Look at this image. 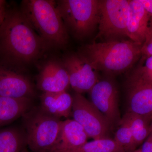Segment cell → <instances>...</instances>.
Masks as SVG:
<instances>
[{
    "instance_id": "7402d4cb",
    "label": "cell",
    "mask_w": 152,
    "mask_h": 152,
    "mask_svg": "<svg viewBox=\"0 0 152 152\" xmlns=\"http://www.w3.org/2000/svg\"><path fill=\"white\" fill-rule=\"evenodd\" d=\"M141 152H152V129L148 137L143 143Z\"/></svg>"
},
{
    "instance_id": "e0dca14e",
    "label": "cell",
    "mask_w": 152,
    "mask_h": 152,
    "mask_svg": "<svg viewBox=\"0 0 152 152\" xmlns=\"http://www.w3.org/2000/svg\"><path fill=\"white\" fill-rule=\"evenodd\" d=\"M26 136L22 127L0 129V152H30Z\"/></svg>"
},
{
    "instance_id": "5b68a950",
    "label": "cell",
    "mask_w": 152,
    "mask_h": 152,
    "mask_svg": "<svg viewBox=\"0 0 152 152\" xmlns=\"http://www.w3.org/2000/svg\"><path fill=\"white\" fill-rule=\"evenodd\" d=\"M56 3L68 33L75 38L83 39L98 26L99 1L60 0Z\"/></svg>"
},
{
    "instance_id": "5bb4252c",
    "label": "cell",
    "mask_w": 152,
    "mask_h": 152,
    "mask_svg": "<svg viewBox=\"0 0 152 152\" xmlns=\"http://www.w3.org/2000/svg\"><path fill=\"white\" fill-rule=\"evenodd\" d=\"M88 137L81 126L73 119L62 121L59 132L50 152H62L81 146Z\"/></svg>"
},
{
    "instance_id": "8992f818",
    "label": "cell",
    "mask_w": 152,
    "mask_h": 152,
    "mask_svg": "<svg viewBox=\"0 0 152 152\" xmlns=\"http://www.w3.org/2000/svg\"><path fill=\"white\" fill-rule=\"evenodd\" d=\"M129 13V0L99 1V33L96 39L110 42L127 37Z\"/></svg>"
},
{
    "instance_id": "8fae6325",
    "label": "cell",
    "mask_w": 152,
    "mask_h": 152,
    "mask_svg": "<svg viewBox=\"0 0 152 152\" xmlns=\"http://www.w3.org/2000/svg\"><path fill=\"white\" fill-rule=\"evenodd\" d=\"M36 93L32 83L26 76L0 67V96L14 99H32Z\"/></svg>"
},
{
    "instance_id": "9c48e42d",
    "label": "cell",
    "mask_w": 152,
    "mask_h": 152,
    "mask_svg": "<svg viewBox=\"0 0 152 152\" xmlns=\"http://www.w3.org/2000/svg\"><path fill=\"white\" fill-rule=\"evenodd\" d=\"M90 102L111 126L118 124L121 118L118 105V92L110 79L99 80L89 92Z\"/></svg>"
},
{
    "instance_id": "44dd1931",
    "label": "cell",
    "mask_w": 152,
    "mask_h": 152,
    "mask_svg": "<svg viewBox=\"0 0 152 152\" xmlns=\"http://www.w3.org/2000/svg\"><path fill=\"white\" fill-rule=\"evenodd\" d=\"M141 52L143 59L152 56V26L142 45Z\"/></svg>"
},
{
    "instance_id": "6da1fadb",
    "label": "cell",
    "mask_w": 152,
    "mask_h": 152,
    "mask_svg": "<svg viewBox=\"0 0 152 152\" xmlns=\"http://www.w3.org/2000/svg\"><path fill=\"white\" fill-rule=\"evenodd\" d=\"M48 45L22 11H7L0 27V47L6 55L20 61L37 58Z\"/></svg>"
},
{
    "instance_id": "277c9868",
    "label": "cell",
    "mask_w": 152,
    "mask_h": 152,
    "mask_svg": "<svg viewBox=\"0 0 152 152\" xmlns=\"http://www.w3.org/2000/svg\"><path fill=\"white\" fill-rule=\"evenodd\" d=\"M29 149L33 152H50L54 145L62 121L33 106L22 117Z\"/></svg>"
},
{
    "instance_id": "52a82bcc",
    "label": "cell",
    "mask_w": 152,
    "mask_h": 152,
    "mask_svg": "<svg viewBox=\"0 0 152 152\" xmlns=\"http://www.w3.org/2000/svg\"><path fill=\"white\" fill-rule=\"evenodd\" d=\"M72 97L71 115L88 137L94 140L110 138L112 126L103 115L81 94L76 93Z\"/></svg>"
},
{
    "instance_id": "30bf717a",
    "label": "cell",
    "mask_w": 152,
    "mask_h": 152,
    "mask_svg": "<svg viewBox=\"0 0 152 152\" xmlns=\"http://www.w3.org/2000/svg\"><path fill=\"white\" fill-rule=\"evenodd\" d=\"M62 63L67 72L70 85L76 93L89 92L99 80L97 71L80 53L68 55Z\"/></svg>"
},
{
    "instance_id": "484cf974",
    "label": "cell",
    "mask_w": 152,
    "mask_h": 152,
    "mask_svg": "<svg viewBox=\"0 0 152 152\" xmlns=\"http://www.w3.org/2000/svg\"><path fill=\"white\" fill-rule=\"evenodd\" d=\"M132 152H141L140 149H137L134 151Z\"/></svg>"
},
{
    "instance_id": "cb8c5ba5",
    "label": "cell",
    "mask_w": 152,
    "mask_h": 152,
    "mask_svg": "<svg viewBox=\"0 0 152 152\" xmlns=\"http://www.w3.org/2000/svg\"><path fill=\"white\" fill-rule=\"evenodd\" d=\"M6 9V1L4 0H0V27L2 24L7 13Z\"/></svg>"
},
{
    "instance_id": "4fadbf2b",
    "label": "cell",
    "mask_w": 152,
    "mask_h": 152,
    "mask_svg": "<svg viewBox=\"0 0 152 152\" xmlns=\"http://www.w3.org/2000/svg\"><path fill=\"white\" fill-rule=\"evenodd\" d=\"M151 18L140 0H129L127 37L131 40L142 45L152 26H149Z\"/></svg>"
},
{
    "instance_id": "603a6c76",
    "label": "cell",
    "mask_w": 152,
    "mask_h": 152,
    "mask_svg": "<svg viewBox=\"0 0 152 152\" xmlns=\"http://www.w3.org/2000/svg\"><path fill=\"white\" fill-rule=\"evenodd\" d=\"M144 59L145 60V65L140 67L147 73L151 72H152V56L147 57Z\"/></svg>"
},
{
    "instance_id": "3957f363",
    "label": "cell",
    "mask_w": 152,
    "mask_h": 152,
    "mask_svg": "<svg viewBox=\"0 0 152 152\" xmlns=\"http://www.w3.org/2000/svg\"><path fill=\"white\" fill-rule=\"evenodd\" d=\"M21 11L48 46L62 48L68 44L69 33L52 0H26Z\"/></svg>"
},
{
    "instance_id": "2e32d148",
    "label": "cell",
    "mask_w": 152,
    "mask_h": 152,
    "mask_svg": "<svg viewBox=\"0 0 152 152\" xmlns=\"http://www.w3.org/2000/svg\"><path fill=\"white\" fill-rule=\"evenodd\" d=\"M33 100L0 96V129L22 118L34 106Z\"/></svg>"
},
{
    "instance_id": "ffe728a7",
    "label": "cell",
    "mask_w": 152,
    "mask_h": 152,
    "mask_svg": "<svg viewBox=\"0 0 152 152\" xmlns=\"http://www.w3.org/2000/svg\"><path fill=\"white\" fill-rule=\"evenodd\" d=\"M114 140L125 152H132L137 149L134 145L132 131L128 121L123 117L119 123Z\"/></svg>"
},
{
    "instance_id": "d4e9b609",
    "label": "cell",
    "mask_w": 152,
    "mask_h": 152,
    "mask_svg": "<svg viewBox=\"0 0 152 152\" xmlns=\"http://www.w3.org/2000/svg\"><path fill=\"white\" fill-rule=\"evenodd\" d=\"M147 12L152 18V0H140Z\"/></svg>"
},
{
    "instance_id": "ac0fdd59",
    "label": "cell",
    "mask_w": 152,
    "mask_h": 152,
    "mask_svg": "<svg viewBox=\"0 0 152 152\" xmlns=\"http://www.w3.org/2000/svg\"><path fill=\"white\" fill-rule=\"evenodd\" d=\"M124 117L128 121L132 131L134 146L137 147L145 141L151 132L152 120L144 116L126 112Z\"/></svg>"
},
{
    "instance_id": "ba28073f",
    "label": "cell",
    "mask_w": 152,
    "mask_h": 152,
    "mask_svg": "<svg viewBox=\"0 0 152 152\" xmlns=\"http://www.w3.org/2000/svg\"><path fill=\"white\" fill-rule=\"evenodd\" d=\"M126 90L127 112L152 120V79L140 67L128 77Z\"/></svg>"
},
{
    "instance_id": "7c38bea8",
    "label": "cell",
    "mask_w": 152,
    "mask_h": 152,
    "mask_svg": "<svg viewBox=\"0 0 152 152\" xmlns=\"http://www.w3.org/2000/svg\"><path fill=\"white\" fill-rule=\"evenodd\" d=\"M69 86V75L62 62L54 60L44 65L37 80V88L43 92L66 91Z\"/></svg>"
},
{
    "instance_id": "d6986e66",
    "label": "cell",
    "mask_w": 152,
    "mask_h": 152,
    "mask_svg": "<svg viewBox=\"0 0 152 152\" xmlns=\"http://www.w3.org/2000/svg\"><path fill=\"white\" fill-rule=\"evenodd\" d=\"M62 152H125L124 150L110 138L93 140L76 148Z\"/></svg>"
},
{
    "instance_id": "9a60e30c",
    "label": "cell",
    "mask_w": 152,
    "mask_h": 152,
    "mask_svg": "<svg viewBox=\"0 0 152 152\" xmlns=\"http://www.w3.org/2000/svg\"><path fill=\"white\" fill-rule=\"evenodd\" d=\"M39 107L44 112L60 119L72 115L73 97L66 91L43 92L40 98Z\"/></svg>"
},
{
    "instance_id": "7a4b0ae2",
    "label": "cell",
    "mask_w": 152,
    "mask_h": 152,
    "mask_svg": "<svg viewBox=\"0 0 152 152\" xmlns=\"http://www.w3.org/2000/svg\"><path fill=\"white\" fill-rule=\"evenodd\" d=\"M142 45L131 40L94 42L80 53L96 71L116 75L132 67L142 56Z\"/></svg>"
}]
</instances>
